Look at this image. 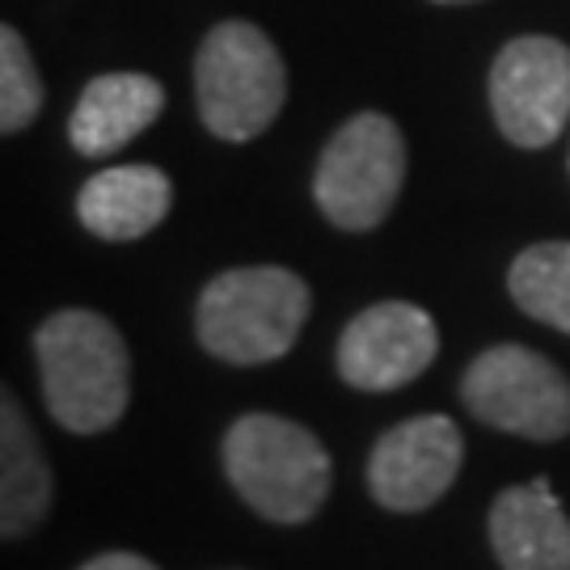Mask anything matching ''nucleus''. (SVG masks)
I'll return each instance as SVG.
<instances>
[{
	"label": "nucleus",
	"instance_id": "obj_1",
	"mask_svg": "<svg viewBox=\"0 0 570 570\" xmlns=\"http://www.w3.org/2000/svg\"><path fill=\"white\" fill-rule=\"evenodd\" d=\"M42 397L51 419L72 435H102L131 402V360L122 334L102 313L60 308L35 334Z\"/></svg>",
	"mask_w": 570,
	"mask_h": 570
},
{
	"label": "nucleus",
	"instance_id": "obj_2",
	"mask_svg": "<svg viewBox=\"0 0 570 570\" xmlns=\"http://www.w3.org/2000/svg\"><path fill=\"white\" fill-rule=\"evenodd\" d=\"M313 308L308 284L287 266H233L199 292L195 334L207 355L237 367L284 360Z\"/></svg>",
	"mask_w": 570,
	"mask_h": 570
},
{
	"label": "nucleus",
	"instance_id": "obj_3",
	"mask_svg": "<svg viewBox=\"0 0 570 570\" xmlns=\"http://www.w3.org/2000/svg\"><path fill=\"white\" fill-rule=\"evenodd\" d=\"M220 456L233 490L271 524H305L330 499V452L284 414H242Z\"/></svg>",
	"mask_w": 570,
	"mask_h": 570
},
{
	"label": "nucleus",
	"instance_id": "obj_4",
	"mask_svg": "<svg viewBox=\"0 0 570 570\" xmlns=\"http://www.w3.org/2000/svg\"><path fill=\"white\" fill-rule=\"evenodd\" d=\"M287 102L279 47L254 21L212 26L195 56V106L216 140H258Z\"/></svg>",
	"mask_w": 570,
	"mask_h": 570
},
{
	"label": "nucleus",
	"instance_id": "obj_5",
	"mask_svg": "<svg viewBox=\"0 0 570 570\" xmlns=\"http://www.w3.org/2000/svg\"><path fill=\"white\" fill-rule=\"evenodd\" d=\"M406 183V140L402 127L364 110L346 119L317 157L313 169V199L334 228L372 233L385 220Z\"/></svg>",
	"mask_w": 570,
	"mask_h": 570
},
{
	"label": "nucleus",
	"instance_id": "obj_6",
	"mask_svg": "<svg viewBox=\"0 0 570 570\" xmlns=\"http://www.w3.org/2000/svg\"><path fill=\"white\" fill-rule=\"evenodd\" d=\"M461 402L478 423L537 444L570 435V381L541 351L499 343L465 367Z\"/></svg>",
	"mask_w": 570,
	"mask_h": 570
},
{
	"label": "nucleus",
	"instance_id": "obj_7",
	"mask_svg": "<svg viewBox=\"0 0 570 570\" xmlns=\"http://www.w3.org/2000/svg\"><path fill=\"white\" fill-rule=\"evenodd\" d=\"M490 115L515 148H550L570 122V47L550 35L503 42L490 63Z\"/></svg>",
	"mask_w": 570,
	"mask_h": 570
},
{
	"label": "nucleus",
	"instance_id": "obj_8",
	"mask_svg": "<svg viewBox=\"0 0 570 570\" xmlns=\"http://www.w3.org/2000/svg\"><path fill=\"white\" fill-rule=\"evenodd\" d=\"M440 355V330L428 308L410 301H376L346 322L334 364L351 389L389 393L419 381Z\"/></svg>",
	"mask_w": 570,
	"mask_h": 570
},
{
	"label": "nucleus",
	"instance_id": "obj_9",
	"mask_svg": "<svg viewBox=\"0 0 570 570\" xmlns=\"http://www.w3.org/2000/svg\"><path fill=\"white\" fill-rule=\"evenodd\" d=\"M465 440L449 414H419L389 428L367 456V490L385 511H428L461 473Z\"/></svg>",
	"mask_w": 570,
	"mask_h": 570
},
{
	"label": "nucleus",
	"instance_id": "obj_10",
	"mask_svg": "<svg viewBox=\"0 0 570 570\" xmlns=\"http://www.w3.org/2000/svg\"><path fill=\"white\" fill-rule=\"evenodd\" d=\"M490 546L503 570H570V515L546 478L494 499Z\"/></svg>",
	"mask_w": 570,
	"mask_h": 570
},
{
	"label": "nucleus",
	"instance_id": "obj_11",
	"mask_svg": "<svg viewBox=\"0 0 570 570\" xmlns=\"http://www.w3.org/2000/svg\"><path fill=\"white\" fill-rule=\"evenodd\" d=\"M165 110L161 81L144 72H102L81 89L68 119V140L81 157H110L153 127Z\"/></svg>",
	"mask_w": 570,
	"mask_h": 570
},
{
	"label": "nucleus",
	"instance_id": "obj_12",
	"mask_svg": "<svg viewBox=\"0 0 570 570\" xmlns=\"http://www.w3.org/2000/svg\"><path fill=\"white\" fill-rule=\"evenodd\" d=\"M174 207V183L157 165L98 169L77 195L81 225L102 242H136L161 225Z\"/></svg>",
	"mask_w": 570,
	"mask_h": 570
},
{
	"label": "nucleus",
	"instance_id": "obj_13",
	"mask_svg": "<svg viewBox=\"0 0 570 570\" xmlns=\"http://www.w3.org/2000/svg\"><path fill=\"white\" fill-rule=\"evenodd\" d=\"M51 511V465L26 410L4 393L0 402V537H30Z\"/></svg>",
	"mask_w": 570,
	"mask_h": 570
},
{
	"label": "nucleus",
	"instance_id": "obj_14",
	"mask_svg": "<svg viewBox=\"0 0 570 570\" xmlns=\"http://www.w3.org/2000/svg\"><path fill=\"white\" fill-rule=\"evenodd\" d=\"M508 292L532 322L570 334V242H537L515 254Z\"/></svg>",
	"mask_w": 570,
	"mask_h": 570
},
{
	"label": "nucleus",
	"instance_id": "obj_15",
	"mask_svg": "<svg viewBox=\"0 0 570 570\" xmlns=\"http://www.w3.org/2000/svg\"><path fill=\"white\" fill-rule=\"evenodd\" d=\"M42 110V77L18 26H0V131L18 136Z\"/></svg>",
	"mask_w": 570,
	"mask_h": 570
},
{
	"label": "nucleus",
	"instance_id": "obj_16",
	"mask_svg": "<svg viewBox=\"0 0 570 570\" xmlns=\"http://www.w3.org/2000/svg\"><path fill=\"white\" fill-rule=\"evenodd\" d=\"M81 570H161V567H153L140 553H102V558L85 562Z\"/></svg>",
	"mask_w": 570,
	"mask_h": 570
},
{
	"label": "nucleus",
	"instance_id": "obj_17",
	"mask_svg": "<svg viewBox=\"0 0 570 570\" xmlns=\"http://www.w3.org/2000/svg\"><path fill=\"white\" fill-rule=\"evenodd\" d=\"M435 4H473V0H435Z\"/></svg>",
	"mask_w": 570,
	"mask_h": 570
}]
</instances>
